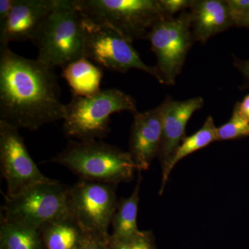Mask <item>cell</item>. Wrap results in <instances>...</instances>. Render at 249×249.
<instances>
[{
  "instance_id": "8fae6325",
  "label": "cell",
  "mask_w": 249,
  "mask_h": 249,
  "mask_svg": "<svg viewBox=\"0 0 249 249\" xmlns=\"http://www.w3.org/2000/svg\"><path fill=\"white\" fill-rule=\"evenodd\" d=\"M162 106L134 114L129 137V153L142 172L150 168L158 156L162 140Z\"/></svg>"
},
{
  "instance_id": "603a6c76",
  "label": "cell",
  "mask_w": 249,
  "mask_h": 249,
  "mask_svg": "<svg viewBox=\"0 0 249 249\" xmlns=\"http://www.w3.org/2000/svg\"><path fill=\"white\" fill-rule=\"evenodd\" d=\"M165 18H173L174 15L191 9L193 0H159Z\"/></svg>"
},
{
  "instance_id": "ac0fdd59",
  "label": "cell",
  "mask_w": 249,
  "mask_h": 249,
  "mask_svg": "<svg viewBox=\"0 0 249 249\" xmlns=\"http://www.w3.org/2000/svg\"><path fill=\"white\" fill-rule=\"evenodd\" d=\"M142 177L139 172L137 184L133 193L129 197L121 199L119 201L117 209L111 225L112 232L109 238L114 240H125L139 235L142 231L137 225L139 201H140V188Z\"/></svg>"
},
{
  "instance_id": "52a82bcc",
  "label": "cell",
  "mask_w": 249,
  "mask_h": 249,
  "mask_svg": "<svg viewBox=\"0 0 249 249\" xmlns=\"http://www.w3.org/2000/svg\"><path fill=\"white\" fill-rule=\"evenodd\" d=\"M69 187L56 180L36 185L14 196H4L1 217L40 229L44 224L69 213Z\"/></svg>"
},
{
  "instance_id": "4fadbf2b",
  "label": "cell",
  "mask_w": 249,
  "mask_h": 249,
  "mask_svg": "<svg viewBox=\"0 0 249 249\" xmlns=\"http://www.w3.org/2000/svg\"><path fill=\"white\" fill-rule=\"evenodd\" d=\"M58 0H15L11 14L0 26V45L32 40Z\"/></svg>"
},
{
  "instance_id": "5b68a950",
  "label": "cell",
  "mask_w": 249,
  "mask_h": 249,
  "mask_svg": "<svg viewBox=\"0 0 249 249\" xmlns=\"http://www.w3.org/2000/svg\"><path fill=\"white\" fill-rule=\"evenodd\" d=\"M83 17L112 29L130 42L147 39L165 18L159 0H74Z\"/></svg>"
},
{
  "instance_id": "d6986e66",
  "label": "cell",
  "mask_w": 249,
  "mask_h": 249,
  "mask_svg": "<svg viewBox=\"0 0 249 249\" xmlns=\"http://www.w3.org/2000/svg\"><path fill=\"white\" fill-rule=\"evenodd\" d=\"M0 249H46L40 230L1 217Z\"/></svg>"
},
{
  "instance_id": "9c48e42d",
  "label": "cell",
  "mask_w": 249,
  "mask_h": 249,
  "mask_svg": "<svg viewBox=\"0 0 249 249\" xmlns=\"http://www.w3.org/2000/svg\"><path fill=\"white\" fill-rule=\"evenodd\" d=\"M83 19L85 58L98 66L119 73L132 69L140 70L155 77L162 84L156 67L148 66L142 61L132 42L109 28L94 24L84 17Z\"/></svg>"
},
{
  "instance_id": "5bb4252c",
  "label": "cell",
  "mask_w": 249,
  "mask_h": 249,
  "mask_svg": "<svg viewBox=\"0 0 249 249\" xmlns=\"http://www.w3.org/2000/svg\"><path fill=\"white\" fill-rule=\"evenodd\" d=\"M190 9L195 42L205 43L213 36L232 27L226 1L193 0Z\"/></svg>"
},
{
  "instance_id": "d4e9b609",
  "label": "cell",
  "mask_w": 249,
  "mask_h": 249,
  "mask_svg": "<svg viewBox=\"0 0 249 249\" xmlns=\"http://www.w3.org/2000/svg\"><path fill=\"white\" fill-rule=\"evenodd\" d=\"M82 249H109V248L108 243L89 235Z\"/></svg>"
},
{
  "instance_id": "7402d4cb",
  "label": "cell",
  "mask_w": 249,
  "mask_h": 249,
  "mask_svg": "<svg viewBox=\"0 0 249 249\" xmlns=\"http://www.w3.org/2000/svg\"><path fill=\"white\" fill-rule=\"evenodd\" d=\"M228 13L232 26L240 27L249 7V0H227Z\"/></svg>"
},
{
  "instance_id": "3957f363",
  "label": "cell",
  "mask_w": 249,
  "mask_h": 249,
  "mask_svg": "<svg viewBox=\"0 0 249 249\" xmlns=\"http://www.w3.org/2000/svg\"><path fill=\"white\" fill-rule=\"evenodd\" d=\"M48 162L66 167L80 179L116 186L132 181L137 171L128 152L100 140L70 142Z\"/></svg>"
},
{
  "instance_id": "6da1fadb",
  "label": "cell",
  "mask_w": 249,
  "mask_h": 249,
  "mask_svg": "<svg viewBox=\"0 0 249 249\" xmlns=\"http://www.w3.org/2000/svg\"><path fill=\"white\" fill-rule=\"evenodd\" d=\"M60 95L55 69L0 45V121L35 131L63 120Z\"/></svg>"
},
{
  "instance_id": "9a60e30c",
  "label": "cell",
  "mask_w": 249,
  "mask_h": 249,
  "mask_svg": "<svg viewBox=\"0 0 249 249\" xmlns=\"http://www.w3.org/2000/svg\"><path fill=\"white\" fill-rule=\"evenodd\" d=\"M39 230L46 249H82L89 235L70 213Z\"/></svg>"
},
{
  "instance_id": "e0dca14e",
  "label": "cell",
  "mask_w": 249,
  "mask_h": 249,
  "mask_svg": "<svg viewBox=\"0 0 249 249\" xmlns=\"http://www.w3.org/2000/svg\"><path fill=\"white\" fill-rule=\"evenodd\" d=\"M214 142H218L217 127L214 124L213 118L209 116L199 130L183 139L178 149L174 152L173 157L170 159L166 167L162 170L161 185L159 194L160 196L163 194L172 170L180 160L188 155L207 147Z\"/></svg>"
},
{
  "instance_id": "7c38bea8",
  "label": "cell",
  "mask_w": 249,
  "mask_h": 249,
  "mask_svg": "<svg viewBox=\"0 0 249 249\" xmlns=\"http://www.w3.org/2000/svg\"><path fill=\"white\" fill-rule=\"evenodd\" d=\"M202 98L195 97L186 101H174L167 98L162 106V140L157 158L162 170L164 169L183 139L188 121L196 111L204 106Z\"/></svg>"
},
{
  "instance_id": "83f0119b",
  "label": "cell",
  "mask_w": 249,
  "mask_h": 249,
  "mask_svg": "<svg viewBox=\"0 0 249 249\" xmlns=\"http://www.w3.org/2000/svg\"><path fill=\"white\" fill-rule=\"evenodd\" d=\"M240 27L249 28V7L246 13L245 17L243 18L240 23Z\"/></svg>"
},
{
  "instance_id": "277c9868",
  "label": "cell",
  "mask_w": 249,
  "mask_h": 249,
  "mask_svg": "<svg viewBox=\"0 0 249 249\" xmlns=\"http://www.w3.org/2000/svg\"><path fill=\"white\" fill-rule=\"evenodd\" d=\"M121 111H138L133 98L121 90L101 89L89 96L73 95L65 105L64 132L78 141L100 140L110 130L111 116Z\"/></svg>"
},
{
  "instance_id": "30bf717a",
  "label": "cell",
  "mask_w": 249,
  "mask_h": 249,
  "mask_svg": "<svg viewBox=\"0 0 249 249\" xmlns=\"http://www.w3.org/2000/svg\"><path fill=\"white\" fill-rule=\"evenodd\" d=\"M19 129L0 121V167L6 183L5 196H14L52 178L42 173L31 158Z\"/></svg>"
},
{
  "instance_id": "484cf974",
  "label": "cell",
  "mask_w": 249,
  "mask_h": 249,
  "mask_svg": "<svg viewBox=\"0 0 249 249\" xmlns=\"http://www.w3.org/2000/svg\"><path fill=\"white\" fill-rule=\"evenodd\" d=\"M235 107L241 116L249 122V94L241 103H237Z\"/></svg>"
},
{
  "instance_id": "ffe728a7",
  "label": "cell",
  "mask_w": 249,
  "mask_h": 249,
  "mask_svg": "<svg viewBox=\"0 0 249 249\" xmlns=\"http://www.w3.org/2000/svg\"><path fill=\"white\" fill-rule=\"evenodd\" d=\"M249 137V122L244 119L235 106L231 119L217 127L218 141L234 140Z\"/></svg>"
},
{
  "instance_id": "8992f818",
  "label": "cell",
  "mask_w": 249,
  "mask_h": 249,
  "mask_svg": "<svg viewBox=\"0 0 249 249\" xmlns=\"http://www.w3.org/2000/svg\"><path fill=\"white\" fill-rule=\"evenodd\" d=\"M116 185L80 179L69 187V213L89 235L108 243L109 226L117 209Z\"/></svg>"
},
{
  "instance_id": "2e32d148",
  "label": "cell",
  "mask_w": 249,
  "mask_h": 249,
  "mask_svg": "<svg viewBox=\"0 0 249 249\" xmlns=\"http://www.w3.org/2000/svg\"><path fill=\"white\" fill-rule=\"evenodd\" d=\"M62 77L73 95L89 96L101 91L103 73L101 67L86 58H81L62 68Z\"/></svg>"
},
{
  "instance_id": "7a4b0ae2",
  "label": "cell",
  "mask_w": 249,
  "mask_h": 249,
  "mask_svg": "<svg viewBox=\"0 0 249 249\" xmlns=\"http://www.w3.org/2000/svg\"><path fill=\"white\" fill-rule=\"evenodd\" d=\"M85 39L84 19L74 0H58L31 41L38 50L39 60L62 69L85 58Z\"/></svg>"
},
{
  "instance_id": "ba28073f",
  "label": "cell",
  "mask_w": 249,
  "mask_h": 249,
  "mask_svg": "<svg viewBox=\"0 0 249 249\" xmlns=\"http://www.w3.org/2000/svg\"><path fill=\"white\" fill-rule=\"evenodd\" d=\"M147 40L157 57L156 68L162 84L175 85L195 42L191 13L184 11L178 17L160 19L152 28Z\"/></svg>"
},
{
  "instance_id": "cb8c5ba5",
  "label": "cell",
  "mask_w": 249,
  "mask_h": 249,
  "mask_svg": "<svg viewBox=\"0 0 249 249\" xmlns=\"http://www.w3.org/2000/svg\"><path fill=\"white\" fill-rule=\"evenodd\" d=\"M14 2L15 0H0V26L2 25L9 18Z\"/></svg>"
},
{
  "instance_id": "4316f807",
  "label": "cell",
  "mask_w": 249,
  "mask_h": 249,
  "mask_svg": "<svg viewBox=\"0 0 249 249\" xmlns=\"http://www.w3.org/2000/svg\"><path fill=\"white\" fill-rule=\"evenodd\" d=\"M235 65L249 83V60H236Z\"/></svg>"
},
{
  "instance_id": "44dd1931",
  "label": "cell",
  "mask_w": 249,
  "mask_h": 249,
  "mask_svg": "<svg viewBox=\"0 0 249 249\" xmlns=\"http://www.w3.org/2000/svg\"><path fill=\"white\" fill-rule=\"evenodd\" d=\"M108 245L109 249H157L153 234L147 231L128 240H114L109 238Z\"/></svg>"
}]
</instances>
